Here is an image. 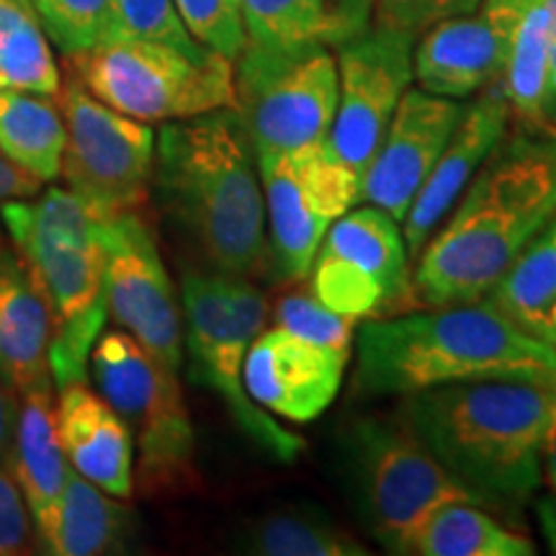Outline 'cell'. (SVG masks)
<instances>
[{
	"instance_id": "cell-1",
	"label": "cell",
	"mask_w": 556,
	"mask_h": 556,
	"mask_svg": "<svg viewBox=\"0 0 556 556\" xmlns=\"http://www.w3.org/2000/svg\"><path fill=\"white\" fill-rule=\"evenodd\" d=\"M556 214V135L516 127L492 150L413 266L417 307L477 302Z\"/></svg>"
},
{
	"instance_id": "cell-2",
	"label": "cell",
	"mask_w": 556,
	"mask_h": 556,
	"mask_svg": "<svg viewBox=\"0 0 556 556\" xmlns=\"http://www.w3.org/2000/svg\"><path fill=\"white\" fill-rule=\"evenodd\" d=\"M160 208L206 268L268 278L266 201L253 139L238 109L165 122L152 170Z\"/></svg>"
},
{
	"instance_id": "cell-3",
	"label": "cell",
	"mask_w": 556,
	"mask_h": 556,
	"mask_svg": "<svg viewBox=\"0 0 556 556\" xmlns=\"http://www.w3.org/2000/svg\"><path fill=\"white\" fill-rule=\"evenodd\" d=\"M556 387L479 379L402 397L400 420L477 505L516 513L541 484Z\"/></svg>"
},
{
	"instance_id": "cell-4",
	"label": "cell",
	"mask_w": 556,
	"mask_h": 556,
	"mask_svg": "<svg viewBox=\"0 0 556 556\" xmlns=\"http://www.w3.org/2000/svg\"><path fill=\"white\" fill-rule=\"evenodd\" d=\"M356 389L407 397L479 379L556 387V348L528 336L490 299L366 319L356 330Z\"/></svg>"
},
{
	"instance_id": "cell-5",
	"label": "cell",
	"mask_w": 556,
	"mask_h": 556,
	"mask_svg": "<svg viewBox=\"0 0 556 556\" xmlns=\"http://www.w3.org/2000/svg\"><path fill=\"white\" fill-rule=\"evenodd\" d=\"M0 222L31 270L52 319V384L86 381L93 343L106 325L101 227L70 189H50L34 199L0 206Z\"/></svg>"
},
{
	"instance_id": "cell-6",
	"label": "cell",
	"mask_w": 556,
	"mask_h": 556,
	"mask_svg": "<svg viewBox=\"0 0 556 556\" xmlns=\"http://www.w3.org/2000/svg\"><path fill=\"white\" fill-rule=\"evenodd\" d=\"M180 312L191 379L219 394L235 426L274 462L294 464L304 441L255 405L242 384L245 356L268 319L263 291L248 278L189 268L180 276Z\"/></svg>"
},
{
	"instance_id": "cell-7",
	"label": "cell",
	"mask_w": 556,
	"mask_h": 556,
	"mask_svg": "<svg viewBox=\"0 0 556 556\" xmlns=\"http://www.w3.org/2000/svg\"><path fill=\"white\" fill-rule=\"evenodd\" d=\"M99 394L127 422L135 441V490L176 497L199 484L197 438L178 371L157 361L127 330H106L88 358Z\"/></svg>"
},
{
	"instance_id": "cell-8",
	"label": "cell",
	"mask_w": 556,
	"mask_h": 556,
	"mask_svg": "<svg viewBox=\"0 0 556 556\" xmlns=\"http://www.w3.org/2000/svg\"><path fill=\"white\" fill-rule=\"evenodd\" d=\"M336 462L353 510L389 554H405L430 507L471 500L400 415L348 422L338 433Z\"/></svg>"
},
{
	"instance_id": "cell-9",
	"label": "cell",
	"mask_w": 556,
	"mask_h": 556,
	"mask_svg": "<svg viewBox=\"0 0 556 556\" xmlns=\"http://www.w3.org/2000/svg\"><path fill=\"white\" fill-rule=\"evenodd\" d=\"M67 60L96 99L144 124L238 106L232 60L206 47L180 50L165 41L119 39Z\"/></svg>"
},
{
	"instance_id": "cell-10",
	"label": "cell",
	"mask_w": 556,
	"mask_h": 556,
	"mask_svg": "<svg viewBox=\"0 0 556 556\" xmlns=\"http://www.w3.org/2000/svg\"><path fill=\"white\" fill-rule=\"evenodd\" d=\"M255 160L266 201L268 278L296 283L309 278L332 222L361 201L364 180L336 155L330 139Z\"/></svg>"
},
{
	"instance_id": "cell-11",
	"label": "cell",
	"mask_w": 556,
	"mask_h": 556,
	"mask_svg": "<svg viewBox=\"0 0 556 556\" xmlns=\"http://www.w3.org/2000/svg\"><path fill=\"white\" fill-rule=\"evenodd\" d=\"M232 67L235 109L255 157L328 139L338 106V62L330 50H278L248 41Z\"/></svg>"
},
{
	"instance_id": "cell-12",
	"label": "cell",
	"mask_w": 556,
	"mask_h": 556,
	"mask_svg": "<svg viewBox=\"0 0 556 556\" xmlns=\"http://www.w3.org/2000/svg\"><path fill=\"white\" fill-rule=\"evenodd\" d=\"M65 152L62 178L99 222L139 212L152 189L157 135L150 124L131 119L96 99L70 78L62 88Z\"/></svg>"
},
{
	"instance_id": "cell-13",
	"label": "cell",
	"mask_w": 556,
	"mask_h": 556,
	"mask_svg": "<svg viewBox=\"0 0 556 556\" xmlns=\"http://www.w3.org/2000/svg\"><path fill=\"white\" fill-rule=\"evenodd\" d=\"M400 222L366 204L332 222L309 270L312 294L351 319L415 309L413 263Z\"/></svg>"
},
{
	"instance_id": "cell-14",
	"label": "cell",
	"mask_w": 556,
	"mask_h": 556,
	"mask_svg": "<svg viewBox=\"0 0 556 556\" xmlns=\"http://www.w3.org/2000/svg\"><path fill=\"white\" fill-rule=\"evenodd\" d=\"M415 41L413 31L374 21L371 29L338 50V106L328 139L361 180L415 80Z\"/></svg>"
},
{
	"instance_id": "cell-15",
	"label": "cell",
	"mask_w": 556,
	"mask_h": 556,
	"mask_svg": "<svg viewBox=\"0 0 556 556\" xmlns=\"http://www.w3.org/2000/svg\"><path fill=\"white\" fill-rule=\"evenodd\" d=\"M109 317L173 371L184 366V312L148 222L137 212L103 222Z\"/></svg>"
},
{
	"instance_id": "cell-16",
	"label": "cell",
	"mask_w": 556,
	"mask_h": 556,
	"mask_svg": "<svg viewBox=\"0 0 556 556\" xmlns=\"http://www.w3.org/2000/svg\"><path fill=\"white\" fill-rule=\"evenodd\" d=\"M462 111L464 101L443 99L422 88H407L368 165L361 201L381 208L402 225L409 204L462 119Z\"/></svg>"
},
{
	"instance_id": "cell-17",
	"label": "cell",
	"mask_w": 556,
	"mask_h": 556,
	"mask_svg": "<svg viewBox=\"0 0 556 556\" xmlns=\"http://www.w3.org/2000/svg\"><path fill=\"white\" fill-rule=\"evenodd\" d=\"M351 353L309 343L281 325L250 345L242 384L255 405L289 422H312L336 402Z\"/></svg>"
},
{
	"instance_id": "cell-18",
	"label": "cell",
	"mask_w": 556,
	"mask_h": 556,
	"mask_svg": "<svg viewBox=\"0 0 556 556\" xmlns=\"http://www.w3.org/2000/svg\"><path fill=\"white\" fill-rule=\"evenodd\" d=\"M507 127H510V106H507L500 83L484 88L482 93H477V99L464 103L462 119L451 131L446 148L422 189L409 204L407 217L402 219V235H405L409 258H417L430 235L446 219L469 180L477 176L484 160L505 139Z\"/></svg>"
},
{
	"instance_id": "cell-19",
	"label": "cell",
	"mask_w": 556,
	"mask_h": 556,
	"mask_svg": "<svg viewBox=\"0 0 556 556\" xmlns=\"http://www.w3.org/2000/svg\"><path fill=\"white\" fill-rule=\"evenodd\" d=\"M413 75L417 88L454 101H469L500 83L505 67V16L497 0L477 11L438 21L417 34Z\"/></svg>"
},
{
	"instance_id": "cell-20",
	"label": "cell",
	"mask_w": 556,
	"mask_h": 556,
	"mask_svg": "<svg viewBox=\"0 0 556 556\" xmlns=\"http://www.w3.org/2000/svg\"><path fill=\"white\" fill-rule=\"evenodd\" d=\"M58 435L67 464L116 500L135 495V441L119 413L86 381L60 387Z\"/></svg>"
},
{
	"instance_id": "cell-21",
	"label": "cell",
	"mask_w": 556,
	"mask_h": 556,
	"mask_svg": "<svg viewBox=\"0 0 556 556\" xmlns=\"http://www.w3.org/2000/svg\"><path fill=\"white\" fill-rule=\"evenodd\" d=\"M5 467L26 500L34 533L41 544L52 528L54 510H58V500L70 469L58 435L52 381L16 394Z\"/></svg>"
},
{
	"instance_id": "cell-22",
	"label": "cell",
	"mask_w": 556,
	"mask_h": 556,
	"mask_svg": "<svg viewBox=\"0 0 556 556\" xmlns=\"http://www.w3.org/2000/svg\"><path fill=\"white\" fill-rule=\"evenodd\" d=\"M52 319L31 270L11 248H0V377L13 394L52 381Z\"/></svg>"
},
{
	"instance_id": "cell-23",
	"label": "cell",
	"mask_w": 556,
	"mask_h": 556,
	"mask_svg": "<svg viewBox=\"0 0 556 556\" xmlns=\"http://www.w3.org/2000/svg\"><path fill=\"white\" fill-rule=\"evenodd\" d=\"M248 41L278 50H340L374 26V0H242Z\"/></svg>"
},
{
	"instance_id": "cell-24",
	"label": "cell",
	"mask_w": 556,
	"mask_h": 556,
	"mask_svg": "<svg viewBox=\"0 0 556 556\" xmlns=\"http://www.w3.org/2000/svg\"><path fill=\"white\" fill-rule=\"evenodd\" d=\"M497 3L505 16V67L500 75V88L510 106V122L523 129H544L548 80L546 0H497Z\"/></svg>"
},
{
	"instance_id": "cell-25",
	"label": "cell",
	"mask_w": 556,
	"mask_h": 556,
	"mask_svg": "<svg viewBox=\"0 0 556 556\" xmlns=\"http://www.w3.org/2000/svg\"><path fill=\"white\" fill-rule=\"evenodd\" d=\"M131 531V513L109 492L88 482L73 467L47 539L39 548L52 556H99L122 552Z\"/></svg>"
},
{
	"instance_id": "cell-26",
	"label": "cell",
	"mask_w": 556,
	"mask_h": 556,
	"mask_svg": "<svg viewBox=\"0 0 556 556\" xmlns=\"http://www.w3.org/2000/svg\"><path fill=\"white\" fill-rule=\"evenodd\" d=\"M417 556H531L533 541L500 523L471 500H448L430 507L407 541Z\"/></svg>"
},
{
	"instance_id": "cell-27",
	"label": "cell",
	"mask_w": 556,
	"mask_h": 556,
	"mask_svg": "<svg viewBox=\"0 0 556 556\" xmlns=\"http://www.w3.org/2000/svg\"><path fill=\"white\" fill-rule=\"evenodd\" d=\"M484 299L528 336L556 348V214L520 250Z\"/></svg>"
},
{
	"instance_id": "cell-28",
	"label": "cell",
	"mask_w": 556,
	"mask_h": 556,
	"mask_svg": "<svg viewBox=\"0 0 556 556\" xmlns=\"http://www.w3.org/2000/svg\"><path fill=\"white\" fill-rule=\"evenodd\" d=\"M65 139V116L54 96L0 90V152L11 163L45 184L54 180L62 168Z\"/></svg>"
},
{
	"instance_id": "cell-29",
	"label": "cell",
	"mask_w": 556,
	"mask_h": 556,
	"mask_svg": "<svg viewBox=\"0 0 556 556\" xmlns=\"http://www.w3.org/2000/svg\"><path fill=\"white\" fill-rule=\"evenodd\" d=\"M242 548L261 556H364L358 544L319 507H278L263 513L242 533Z\"/></svg>"
},
{
	"instance_id": "cell-30",
	"label": "cell",
	"mask_w": 556,
	"mask_h": 556,
	"mask_svg": "<svg viewBox=\"0 0 556 556\" xmlns=\"http://www.w3.org/2000/svg\"><path fill=\"white\" fill-rule=\"evenodd\" d=\"M60 70L29 0H0V90L58 96Z\"/></svg>"
},
{
	"instance_id": "cell-31",
	"label": "cell",
	"mask_w": 556,
	"mask_h": 556,
	"mask_svg": "<svg viewBox=\"0 0 556 556\" xmlns=\"http://www.w3.org/2000/svg\"><path fill=\"white\" fill-rule=\"evenodd\" d=\"M41 29L65 58L106 45L111 0H31Z\"/></svg>"
},
{
	"instance_id": "cell-32",
	"label": "cell",
	"mask_w": 556,
	"mask_h": 556,
	"mask_svg": "<svg viewBox=\"0 0 556 556\" xmlns=\"http://www.w3.org/2000/svg\"><path fill=\"white\" fill-rule=\"evenodd\" d=\"M152 39L180 50H201L186 31L173 0H111V31L106 41Z\"/></svg>"
},
{
	"instance_id": "cell-33",
	"label": "cell",
	"mask_w": 556,
	"mask_h": 556,
	"mask_svg": "<svg viewBox=\"0 0 556 556\" xmlns=\"http://www.w3.org/2000/svg\"><path fill=\"white\" fill-rule=\"evenodd\" d=\"M186 31L206 50L227 60H238L245 50L248 34L242 18V0H173Z\"/></svg>"
},
{
	"instance_id": "cell-34",
	"label": "cell",
	"mask_w": 556,
	"mask_h": 556,
	"mask_svg": "<svg viewBox=\"0 0 556 556\" xmlns=\"http://www.w3.org/2000/svg\"><path fill=\"white\" fill-rule=\"evenodd\" d=\"M276 325L287 328L294 336L309 340V343L332 348L340 353H353V338H356V319L338 315L325 307L309 291H289L276 304Z\"/></svg>"
},
{
	"instance_id": "cell-35",
	"label": "cell",
	"mask_w": 556,
	"mask_h": 556,
	"mask_svg": "<svg viewBox=\"0 0 556 556\" xmlns=\"http://www.w3.org/2000/svg\"><path fill=\"white\" fill-rule=\"evenodd\" d=\"M479 3L482 0H374V21L413 31L417 37L438 21L477 11Z\"/></svg>"
},
{
	"instance_id": "cell-36",
	"label": "cell",
	"mask_w": 556,
	"mask_h": 556,
	"mask_svg": "<svg viewBox=\"0 0 556 556\" xmlns=\"http://www.w3.org/2000/svg\"><path fill=\"white\" fill-rule=\"evenodd\" d=\"M31 516L16 479L0 464V556H16L29 548Z\"/></svg>"
},
{
	"instance_id": "cell-37",
	"label": "cell",
	"mask_w": 556,
	"mask_h": 556,
	"mask_svg": "<svg viewBox=\"0 0 556 556\" xmlns=\"http://www.w3.org/2000/svg\"><path fill=\"white\" fill-rule=\"evenodd\" d=\"M41 189H45V180L31 176V173L21 168V165L11 163V160L0 152V206L9 204V201L39 197Z\"/></svg>"
},
{
	"instance_id": "cell-38",
	"label": "cell",
	"mask_w": 556,
	"mask_h": 556,
	"mask_svg": "<svg viewBox=\"0 0 556 556\" xmlns=\"http://www.w3.org/2000/svg\"><path fill=\"white\" fill-rule=\"evenodd\" d=\"M548 9V80L544 99V129L556 135V0H546Z\"/></svg>"
},
{
	"instance_id": "cell-39",
	"label": "cell",
	"mask_w": 556,
	"mask_h": 556,
	"mask_svg": "<svg viewBox=\"0 0 556 556\" xmlns=\"http://www.w3.org/2000/svg\"><path fill=\"white\" fill-rule=\"evenodd\" d=\"M541 479L548 484V490L556 492V402L548 417L544 448H541Z\"/></svg>"
},
{
	"instance_id": "cell-40",
	"label": "cell",
	"mask_w": 556,
	"mask_h": 556,
	"mask_svg": "<svg viewBox=\"0 0 556 556\" xmlns=\"http://www.w3.org/2000/svg\"><path fill=\"white\" fill-rule=\"evenodd\" d=\"M13 402H16V394L11 392L3 377H0V464H5V456H9V448H11Z\"/></svg>"
},
{
	"instance_id": "cell-41",
	"label": "cell",
	"mask_w": 556,
	"mask_h": 556,
	"mask_svg": "<svg viewBox=\"0 0 556 556\" xmlns=\"http://www.w3.org/2000/svg\"><path fill=\"white\" fill-rule=\"evenodd\" d=\"M536 518L546 546L552 548V554H556V492H548V495L536 500Z\"/></svg>"
},
{
	"instance_id": "cell-42",
	"label": "cell",
	"mask_w": 556,
	"mask_h": 556,
	"mask_svg": "<svg viewBox=\"0 0 556 556\" xmlns=\"http://www.w3.org/2000/svg\"><path fill=\"white\" fill-rule=\"evenodd\" d=\"M29 3H31V0H29Z\"/></svg>"
}]
</instances>
